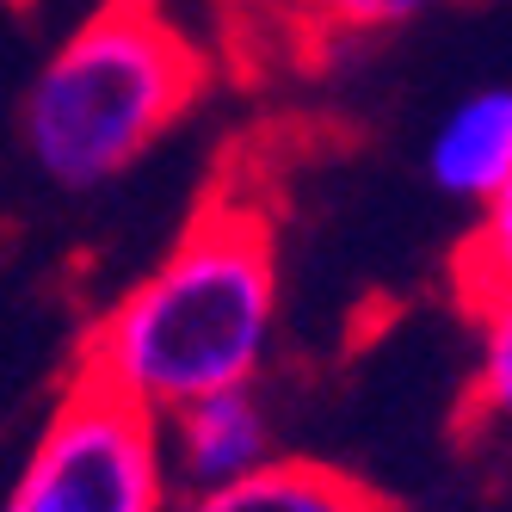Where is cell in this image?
I'll use <instances>...</instances> for the list:
<instances>
[{
    "label": "cell",
    "instance_id": "1",
    "mask_svg": "<svg viewBox=\"0 0 512 512\" xmlns=\"http://www.w3.org/2000/svg\"><path fill=\"white\" fill-rule=\"evenodd\" d=\"M278 334L272 223L241 198H210L155 272L93 321L75 371L112 383L149 414L260 383Z\"/></svg>",
    "mask_w": 512,
    "mask_h": 512
},
{
    "label": "cell",
    "instance_id": "2",
    "mask_svg": "<svg viewBox=\"0 0 512 512\" xmlns=\"http://www.w3.org/2000/svg\"><path fill=\"white\" fill-rule=\"evenodd\" d=\"M204 56L179 38L161 0L93 7L25 93V149L44 179L93 192L130 173L198 105Z\"/></svg>",
    "mask_w": 512,
    "mask_h": 512
},
{
    "label": "cell",
    "instance_id": "3",
    "mask_svg": "<svg viewBox=\"0 0 512 512\" xmlns=\"http://www.w3.org/2000/svg\"><path fill=\"white\" fill-rule=\"evenodd\" d=\"M173 469L161 414L75 371L13 475L0 512H167Z\"/></svg>",
    "mask_w": 512,
    "mask_h": 512
},
{
    "label": "cell",
    "instance_id": "4",
    "mask_svg": "<svg viewBox=\"0 0 512 512\" xmlns=\"http://www.w3.org/2000/svg\"><path fill=\"white\" fill-rule=\"evenodd\" d=\"M161 445H167V469L179 494L198 488H223L241 475L266 469L278 457V426L272 408L260 401V389H223V395H198L186 408L161 414Z\"/></svg>",
    "mask_w": 512,
    "mask_h": 512
},
{
    "label": "cell",
    "instance_id": "5",
    "mask_svg": "<svg viewBox=\"0 0 512 512\" xmlns=\"http://www.w3.org/2000/svg\"><path fill=\"white\" fill-rule=\"evenodd\" d=\"M426 179L445 198L482 210L512 179V87H482L457 99L426 142Z\"/></svg>",
    "mask_w": 512,
    "mask_h": 512
},
{
    "label": "cell",
    "instance_id": "6",
    "mask_svg": "<svg viewBox=\"0 0 512 512\" xmlns=\"http://www.w3.org/2000/svg\"><path fill=\"white\" fill-rule=\"evenodd\" d=\"M179 512H383V500L334 463L272 457L266 469L241 475V482L186 494Z\"/></svg>",
    "mask_w": 512,
    "mask_h": 512
},
{
    "label": "cell",
    "instance_id": "7",
    "mask_svg": "<svg viewBox=\"0 0 512 512\" xmlns=\"http://www.w3.org/2000/svg\"><path fill=\"white\" fill-rule=\"evenodd\" d=\"M457 297L469 309L512 297V179L475 210V229L457 247Z\"/></svg>",
    "mask_w": 512,
    "mask_h": 512
},
{
    "label": "cell",
    "instance_id": "8",
    "mask_svg": "<svg viewBox=\"0 0 512 512\" xmlns=\"http://www.w3.org/2000/svg\"><path fill=\"white\" fill-rule=\"evenodd\" d=\"M469 315L482 327V346H475V377L463 395V414L482 432H512V297H494Z\"/></svg>",
    "mask_w": 512,
    "mask_h": 512
},
{
    "label": "cell",
    "instance_id": "9",
    "mask_svg": "<svg viewBox=\"0 0 512 512\" xmlns=\"http://www.w3.org/2000/svg\"><path fill=\"white\" fill-rule=\"evenodd\" d=\"M284 7L321 38H377V31H401L426 19L445 0H284Z\"/></svg>",
    "mask_w": 512,
    "mask_h": 512
}]
</instances>
